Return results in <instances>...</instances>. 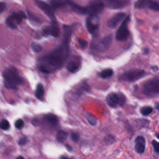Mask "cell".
<instances>
[{
  "mask_svg": "<svg viewBox=\"0 0 159 159\" xmlns=\"http://www.w3.org/2000/svg\"><path fill=\"white\" fill-rule=\"evenodd\" d=\"M72 29L64 26V37L61 44L50 54L39 60V69L45 73H51L61 67L68 58L70 52V39Z\"/></svg>",
  "mask_w": 159,
  "mask_h": 159,
  "instance_id": "cell-1",
  "label": "cell"
},
{
  "mask_svg": "<svg viewBox=\"0 0 159 159\" xmlns=\"http://www.w3.org/2000/svg\"><path fill=\"white\" fill-rule=\"evenodd\" d=\"M3 76L5 86L7 89H16L18 86L22 85L24 82L23 78L19 75L18 70L14 67L6 69L3 71Z\"/></svg>",
  "mask_w": 159,
  "mask_h": 159,
  "instance_id": "cell-2",
  "label": "cell"
},
{
  "mask_svg": "<svg viewBox=\"0 0 159 159\" xmlns=\"http://www.w3.org/2000/svg\"><path fill=\"white\" fill-rule=\"evenodd\" d=\"M143 93L148 96L159 95V78H152L146 81L142 85Z\"/></svg>",
  "mask_w": 159,
  "mask_h": 159,
  "instance_id": "cell-3",
  "label": "cell"
},
{
  "mask_svg": "<svg viewBox=\"0 0 159 159\" xmlns=\"http://www.w3.org/2000/svg\"><path fill=\"white\" fill-rule=\"evenodd\" d=\"M26 18V14L22 11L14 12L7 18L6 24L11 29H16L22 21Z\"/></svg>",
  "mask_w": 159,
  "mask_h": 159,
  "instance_id": "cell-4",
  "label": "cell"
},
{
  "mask_svg": "<svg viewBox=\"0 0 159 159\" xmlns=\"http://www.w3.org/2000/svg\"><path fill=\"white\" fill-rule=\"evenodd\" d=\"M146 75V71L141 70L127 71L119 77L121 80L128 82H134L143 78Z\"/></svg>",
  "mask_w": 159,
  "mask_h": 159,
  "instance_id": "cell-5",
  "label": "cell"
},
{
  "mask_svg": "<svg viewBox=\"0 0 159 159\" xmlns=\"http://www.w3.org/2000/svg\"><path fill=\"white\" fill-rule=\"evenodd\" d=\"M108 104L111 108H116L118 106H122L126 102V98L122 93H109L106 97Z\"/></svg>",
  "mask_w": 159,
  "mask_h": 159,
  "instance_id": "cell-6",
  "label": "cell"
},
{
  "mask_svg": "<svg viewBox=\"0 0 159 159\" xmlns=\"http://www.w3.org/2000/svg\"><path fill=\"white\" fill-rule=\"evenodd\" d=\"M135 8H149L153 11H159V2L156 0H137L134 5Z\"/></svg>",
  "mask_w": 159,
  "mask_h": 159,
  "instance_id": "cell-7",
  "label": "cell"
},
{
  "mask_svg": "<svg viewBox=\"0 0 159 159\" xmlns=\"http://www.w3.org/2000/svg\"><path fill=\"white\" fill-rule=\"evenodd\" d=\"M129 21V16H127L125 18L123 21L119 28L116 32V38L119 41H123L126 39L129 35V31L127 29V23Z\"/></svg>",
  "mask_w": 159,
  "mask_h": 159,
  "instance_id": "cell-8",
  "label": "cell"
},
{
  "mask_svg": "<svg viewBox=\"0 0 159 159\" xmlns=\"http://www.w3.org/2000/svg\"><path fill=\"white\" fill-rule=\"evenodd\" d=\"M104 7V3L101 0H94L92 1L89 6L87 7L88 8V14L90 15H96L100 14L103 10Z\"/></svg>",
  "mask_w": 159,
  "mask_h": 159,
  "instance_id": "cell-9",
  "label": "cell"
},
{
  "mask_svg": "<svg viewBox=\"0 0 159 159\" xmlns=\"http://www.w3.org/2000/svg\"><path fill=\"white\" fill-rule=\"evenodd\" d=\"M86 28L89 32L91 34L96 33L99 27L98 24V18L96 15H90V17L87 18L86 21Z\"/></svg>",
  "mask_w": 159,
  "mask_h": 159,
  "instance_id": "cell-10",
  "label": "cell"
},
{
  "mask_svg": "<svg viewBox=\"0 0 159 159\" xmlns=\"http://www.w3.org/2000/svg\"><path fill=\"white\" fill-rule=\"evenodd\" d=\"M35 2L36 3V5L38 6L39 8L45 14L47 15V16L51 19H52V20H54L55 9L53 8L51 5H48V4L45 3L42 1H40V0H35Z\"/></svg>",
  "mask_w": 159,
  "mask_h": 159,
  "instance_id": "cell-11",
  "label": "cell"
},
{
  "mask_svg": "<svg viewBox=\"0 0 159 159\" xmlns=\"http://www.w3.org/2000/svg\"><path fill=\"white\" fill-rule=\"evenodd\" d=\"M104 5L111 9L122 8L128 5V0H103Z\"/></svg>",
  "mask_w": 159,
  "mask_h": 159,
  "instance_id": "cell-12",
  "label": "cell"
},
{
  "mask_svg": "<svg viewBox=\"0 0 159 159\" xmlns=\"http://www.w3.org/2000/svg\"><path fill=\"white\" fill-rule=\"evenodd\" d=\"M125 18H126V14L124 13H117L108 21L107 26L109 28L114 29L119 25V24L121 21H123L124 20Z\"/></svg>",
  "mask_w": 159,
  "mask_h": 159,
  "instance_id": "cell-13",
  "label": "cell"
},
{
  "mask_svg": "<svg viewBox=\"0 0 159 159\" xmlns=\"http://www.w3.org/2000/svg\"><path fill=\"white\" fill-rule=\"evenodd\" d=\"M42 34L45 36L51 35L55 37H57L60 36V29L56 22H54L51 26L45 28L42 30Z\"/></svg>",
  "mask_w": 159,
  "mask_h": 159,
  "instance_id": "cell-14",
  "label": "cell"
},
{
  "mask_svg": "<svg viewBox=\"0 0 159 159\" xmlns=\"http://www.w3.org/2000/svg\"><path fill=\"white\" fill-rule=\"evenodd\" d=\"M112 42V37L111 36H106L104 38L102 39L99 43L96 45V49L98 51H104L110 46Z\"/></svg>",
  "mask_w": 159,
  "mask_h": 159,
  "instance_id": "cell-15",
  "label": "cell"
},
{
  "mask_svg": "<svg viewBox=\"0 0 159 159\" xmlns=\"http://www.w3.org/2000/svg\"><path fill=\"white\" fill-rule=\"evenodd\" d=\"M135 149L138 154L144 152L146 147V141L142 136H138L135 140Z\"/></svg>",
  "mask_w": 159,
  "mask_h": 159,
  "instance_id": "cell-16",
  "label": "cell"
},
{
  "mask_svg": "<svg viewBox=\"0 0 159 159\" xmlns=\"http://www.w3.org/2000/svg\"><path fill=\"white\" fill-rule=\"evenodd\" d=\"M68 3L69 4L70 6L71 7V8L73 11H75V12H77L79 14H88V8H87V7H83V6H80L79 5H76V4H75L73 3H71L70 1H69Z\"/></svg>",
  "mask_w": 159,
  "mask_h": 159,
  "instance_id": "cell-17",
  "label": "cell"
},
{
  "mask_svg": "<svg viewBox=\"0 0 159 159\" xmlns=\"http://www.w3.org/2000/svg\"><path fill=\"white\" fill-rule=\"evenodd\" d=\"M49 2L51 6L55 9L65 5L69 2V0H49Z\"/></svg>",
  "mask_w": 159,
  "mask_h": 159,
  "instance_id": "cell-18",
  "label": "cell"
},
{
  "mask_svg": "<svg viewBox=\"0 0 159 159\" xmlns=\"http://www.w3.org/2000/svg\"><path fill=\"white\" fill-rule=\"evenodd\" d=\"M80 67V63L76 61H70L67 64V68L68 70L71 73H75L79 70Z\"/></svg>",
  "mask_w": 159,
  "mask_h": 159,
  "instance_id": "cell-19",
  "label": "cell"
},
{
  "mask_svg": "<svg viewBox=\"0 0 159 159\" xmlns=\"http://www.w3.org/2000/svg\"><path fill=\"white\" fill-rule=\"evenodd\" d=\"M68 134L66 132L63 131H60L57 132L56 135V139L59 142L62 143L66 141Z\"/></svg>",
  "mask_w": 159,
  "mask_h": 159,
  "instance_id": "cell-20",
  "label": "cell"
},
{
  "mask_svg": "<svg viewBox=\"0 0 159 159\" xmlns=\"http://www.w3.org/2000/svg\"><path fill=\"white\" fill-rule=\"evenodd\" d=\"M44 94V86L42 84H39L37 86L36 96L39 100H42Z\"/></svg>",
  "mask_w": 159,
  "mask_h": 159,
  "instance_id": "cell-21",
  "label": "cell"
},
{
  "mask_svg": "<svg viewBox=\"0 0 159 159\" xmlns=\"http://www.w3.org/2000/svg\"><path fill=\"white\" fill-rule=\"evenodd\" d=\"M44 118L45 121H47L48 123H49L51 124H55L57 123L58 121V119L57 118V116H55L54 115H52V114L46 115L45 116H44Z\"/></svg>",
  "mask_w": 159,
  "mask_h": 159,
  "instance_id": "cell-22",
  "label": "cell"
},
{
  "mask_svg": "<svg viewBox=\"0 0 159 159\" xmlns=\"http://www.w3.org/2000/svg\"><path fill=\"white\" fill-rule=\"evenodd\" d=\"M86 118L87 121H88V123L91 125H92V126H95V125L97 124V122H98L97 118H96V116H94L93 115L88 113V114H86Z\"/></svg>",
  "mask_w": 159,
  "mask_h": 159,
  "instance_id": "cell-23",
  "label": "cell"
},
{
  "mask_svg": "<svg viewBox=\"0 0 159 159\" xmlns=\"http://www.w3.org/2000/svg\"><path fill=\"white\" fill-rule=\"evenodd\" d=\"M113 71L111 69H105L100 73V75L103 78H108L113 76Z\"/></svg>",
  "mask_w": 159,
  "mask_h": 159,
  "instance_id": "cell-24",
  "label": "cell"
},
{
  "mask_svg": "<svg viewBox=\"0 0 159 159\" xmlns=\"http://www.w3.org/2000/svg\"><path fill=\"white\" fill-rule=\"evenodd\" d=\"M153 111L152 108L150 106H144L141 108V113L144 116H148L150 113H152Z\"/></svg>",
  "mask_w": 159,
  "mask_h": 159,
  "instance_id": "cell-25",
  "label": "cell"
},
{
  "mask_svg": "<svg viewBox=\"0 0 159 159\" xmlns=\"http://www.w3.org/2000/svg\"><path fill=\"white\" fill-rule=\"evenodd\" d=\"M10 127V125L8 121L6 119L2 120L0 122V129H1L3 130H7L9 129Z\"/></svg>",
  "mask_w": 159,
  "mask_h": 159,
  "instance_id": "cell-26",
  "label": "cell"
},
{
  "mask_svg": "<svg viewBox=\"0 0 159 159\" xmlns=\"http://www.w3.org/2000/svg\"><path fill=\"white\" fill-rule=\"evenodd\" d=\"M31 48L32 51L35 52H40L42 50V47L41 45L37 43H32L31 44Z\"/></svg>",
  "mask_w": 159,
  "mask_h": 159,
  "instance_id": "cell-27",
  "label": "cell"
},
{
  "mask_svg": "<svg viewBox=\"0 0 159 159\" xmlns=\"http://www.w3.org/2000/svg\"><path fill=\"white\" fill-rule=\"evenodd\" d=\"M24 123L22 119H18L16 121V123H15V126H16L17 129H21L24 127Z\"/></svg>",
  "mask_w": 159,
  "mask_h": 159,
  "instance_id": "cell-28",
  "label": "cell"
},
{
  "mask_svg": "<svg viewBox=\"0 0 159 159\" xmlns=\"http://www.w3.org/2000/svg\"><path fill=\"white\" fill-rule=\"evenodd\" d=\"M78 43L82 49H86L87 46H88V42H87L84 39H79Z\"/></svg>",
  "mask_w": 159,
  "mask_h": 159,
  "instance_id": "cell-29",
  "label": "cell"
},
{
  "mask_svg": "<svg viewBox=\"0 0 159 159\" xmlns=\"http://www.w3.org/2000/svg\"><path fill=\"white\" fill-rule=\"evenodd\" d=\"M71 137L73 141L77 142L78 141V140L80 139V135L78 133H77V132H73V133L71 134Z\"/></svg>",
  "mask_w": 159,
  "mask_h": 159,
  "instance_id": "cell-30",
  "label": "cell"
},
{
  "mask_svg": "<svg viewBox=\"0 0 159 159\" xmlns=\"http://www.w3.org/2000/svg\"><path fill=\"white\" fill-rule=\"evenodd\" d=\"M28 139L26 137H24L21 138L20 141H19L18 143L20 146H24L28 143Z\"/></svg>",
  "mask_w": 159,
  "mask_h": 159,
  "instance_id": "cell-31",
  "label": "cell"
},
{
  "mask_svg": "<svg viewBox=\"0 0 159 159\" xmlns=\"http://www.w3.org/2000/svg\"><path fill=\"white\" fill-rule=\"evenodd\" d=\"M152 146L154 147V150L156 151V152L159 153V142H157L156 141H152Z\"/></svg>",
  "mask_w": 159,
  "mask_h": 159,
  "instance_id": "cell-32",
  "label": "cell"
},
{
  "mask_svg": "<svg viewBox=\"0 0 159 159\" xmlns=\"http://www.w3.org/2000/svg\"><path fill=\"white\" fill-rule=\"evenodd\" d=\"M6 8V4L3 2H0V14L3 12Z\"/></svg>",
  "mask_w": 159,
  "mask_h": 159,
  "instance_id": "cell-33",
  "label": "cell"
},
{
  "mask_svg": "<svg viewBox=\"0 0 159 159\" xmlns=\"http://www.w3.org/2000/svg\"><path fill=\"white\" fill-rule=\"evenodd\" d=\"M66 147H67V148L68 149V150H69V151H70V150H71V147H70L69 146H68V145H67V146Z\"/></svg>",
  "mask_w": 159,
  "mask_h": 159,
  "instance_id": "cell-34",
  "label": "cell"
},
{
  "mask_svg": "<svg viewBox=\"0 0 159 159\" xmlns=\"http://www.w3.org/2000/svg\"><path fill=\"white\" fill-rule=\"evenodd\" d=\"M156 137H157V138H158V139H159V133L157 134V135H156Z\"/></svg>",
  "mask_w": 159,
  "mask_h": 159,
  "instance_id": "cell-35",
  "label": "cell"
}]
</instances>
